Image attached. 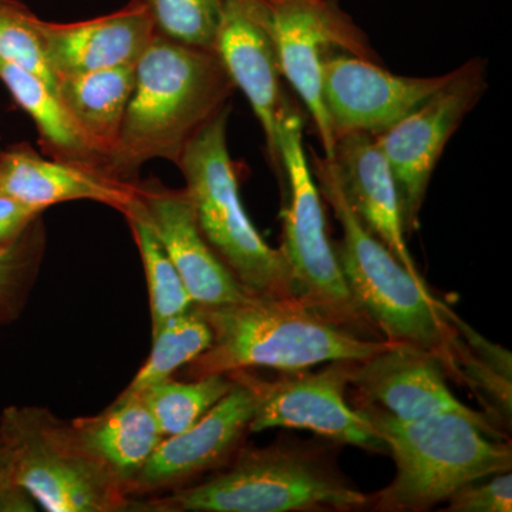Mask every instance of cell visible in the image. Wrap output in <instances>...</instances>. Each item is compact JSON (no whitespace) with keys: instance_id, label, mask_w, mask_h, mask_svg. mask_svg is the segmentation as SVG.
I'll return each mask as SVG.
<instances>
[{"instance_id":"obj_1","label":"cell","mask_w":512,"mask_h":512,"mask_svg":"<svg viewBox=\"0 0 512 512\" xmlns=\"http://www.w3.org/2000/svg\"><path fill=\"white\" fill-rule=\"evenodd\" d=\"M237 92L220 57L156 33L136 63V83L106 174L137 183L151 160L177 165L200 133Z\"/></svg>"},{"instance_id":"obj_2","label":"cell","mask_w":512,"mask_h":512,"mask_svg":"<svg viewBox=\"0 0 512 512\" xmlns=\"http://www.w3.org/2000/svg\"><path fill=\"white\" fill-rule=\"evenodd\" d=\"M332 441L239 447L224 470L170 497L131 507L158 512L359 511L369 495L340 470Z\"/></svg>"},{"instance_id":"obj_3","label":"cell","mask_w":512,"mask_h":512,"mask_svg":"<svg viewBox=\"0 0 512 512\" xmlns=\"http://www.w3.org/2000/svg\"><path fill=\"white\" fill-rule=\"evenodd\" d=\"M313 175L342 228L335 244L343 278L360 311L384 340L433 353L450 362L456 312L414 278L350 207L335 161L312 151Z\"/></svg>"},{"instance_id":"obj_4","label":"cell","mask_w":512,"mask_h":512,"mask_svg":"<svg viewBox=\"0 0 512 512\" xmlns=\"http://www.w3.org/2000/svg\"><path fill=\"white\" fill-rule=\"evenodd\" d=\"M198 308L210 325L212 343L188 365L194 379L254 367L292 372L342 360L359 362L390 343L359 338L298 298L251 295L232 305Z\"/></svg>"},{"instance_id":"obj_5","label":"cell","mask_w":512,"mask_h":512,"mask_svg":"<svg viewBox=\"0 0 512 512\" xmlns=\"http://www.w3.org/2000/svg\"><path fill=\"white\" fill-rule=\"evenodd\" d=\"M396 464L392 483L369 495V510L429 511L461 487L511 471V440L495 439L457 413L402 420L372 404H356Z\"/></svg>"},{"instance_id":"obj_6","label":"cell","mask_w":512,"mask_h":512,"mask_svg":"<svg viewBox=\"0 0 512 512\" xmlns=\"http://www.w3.org/2000/svg\"><path fill=\"white\" fill-rule=\"evenodd\" d=\"M276 138L281 185H288L279 249L291 269L295 298L359 338L384 340L360 311L343 278L329 238L322 194L305 151L301 110L288 96L279 110Z\"/></svg>"},{"instance_id":"obj_7","label":"cell","mask_w":512,"mask_h":512,"mask_svg":"<svg viewBox=\"0 0 512 512\" xmlns=\"http://www.w3.org/2000/svg\"><path fill=\"white\" fill-rule=\"evenodd\" d=\"M231 106L192 138L178 168L198 227L215 254L252 295L295 298L291 269L281 249L262 238L239 195L237 171L228 150Z\"/></svg>"},{"instance_id":"obj_8","label":"cell","mask_w":512,"mask_h":512,"mask_svg":"<svg viewBox=\"0 0 512 512\" xmlns=\"http://www.w3.org/2000/svg\"><path fill=\"white\" fill-rule=\"evenodd\" d=\"M0 441L16 483L47 512L130 510L126 488L66 424L40 407H8Z\"/></svg>"},{"instance_id":"obj_9","label":"cell","mask_w":512,"mask_h":512,"mask_svg":"<svg viewBox=\"0 0 512 512\" xmlns=\"http://www.w3.org/2000/svg\"><path fill=\"white\" fill-rule=\"evenodd\" d=\"M487 89V62L471 59L393 127L376 136L392 168L406 237L419 231L431 177L450 138Z\"/></svg>"},{"instance_id":"obj_10","label":"cell","mask_w":512,"mask_h":512,"mask_svg":"<svg viewBox=\"0 0 512 512\" xmlns=\"http://www.w3.org/2000/svg\"><path fill=\"white\" fill-rule=\"evenodd\" d=\"M274 36L282 77L308 110L323 156L335 137L322 99V67L333 52L379 62L369 37L336 0H262Z\"/></svg>"},{"instance_id":"obj_11","label":"cell","mask_w":512,"mask_h":512,"mask_svg":"<svg viewBox=\"0 0 512 512\" xmlns=\"http://www.w3.org/2000/svg\"><path fill=\"white\" fill-rule=\"evenodd\" d=\"M349 363H326L318 372H279L274 379H262L248 370L229 373L247 384L254 397L249 433L275 427L309 430L339 446L389 454L369 421L348 402Z\"/></svg>"},{"instance_id":"obj_12","label":"cell","mask_w":512,"mask_h":512,"mask_svg":"<svg viewBox=\"0 0 512 512\" xmlns=\"http://www.w3.org/2000/svg\"><path fill=\"white\" fill-rule=\"evenodd\" d=\"M394 74L382 64L333 52L322 67V99L333 137L349 133L380 136L446 82Z\"/></svg>"},{"instance_id":"obj_13","label":"cell","mask_w":512,"mask_h":512,"mask_svg":"<svg viewBox=\"0 0 512 512\" xmlns=\"http://www.w3.org/2000/svg\"><path fill=\"white\" fill-rule=\"evenodd\" d=\"M447 382L439 357L400 343L390 342L375 355L349 363L352 406L372 404L402 420L457 413L476 421L495 439H510L495 429L483 412L460 402Z\"/></svg>"},{"instance_id":"obj_14","label":"cell","mask_w":512,"mask_h":512,"mask_svg":"<svg viewBox=\"0 0 512 512\" xmlns=\"http://www.w3.org/2000/svg\"><path fill=\"white\" fill-rule=\"evenodd\" d=\"M214 52L251 104L264 133L269 164L282 181L276 130L286 94L262 0H221Z\"/></svg>"},{"instance_id":"obj_15","label":"cell","mask_w":512,"mask_h":512,"mask_svg":"<svg viewBox=\"0 0 512 512\" xmlns=\"http://www.w3.org/2000/svg\"><path fill=\"white\" fill-rule=\"evenodd\" d=\"M231 379L232 389L200 421L183 433L164 437L127 485L128 495L184 483L234 456L249 433L254 397L247 384Z\"/></svg>"},{"instance_id":"obj_16","label":"cell","mask_w":512,"mask_h":512,"mask_svg":"<svg viewBox=\"0 0 512 512\" xmlns=\"http://www.w3.org/2000/svg\"><path fill=\"white\" fill-rule=\"evenodd\" d=\"M136 191L195 306L218 308L252 295L202 235L187 191L154 181L136 183Z\"/></svg>"},{"instance_id":"obj_17","label":"cell","mask_w":512,"mask_h":512,"mask_svg":"<svg viewBox=\"0 0 512 512\" xmlns=\"http://www.w3.org/2000/svg\"><path fill=\"white\" fill-rule=\"evenodd\" d=\"M36 30L56 80L137 63L157 33L150 13L134 0L110 15L82 22L37 18Z\"/></svg>"},{"instance_id":"obj_18","label":"cell","mask_w":512,"mask_h":512,"mask_svg":"<svg viewBox=\"0 0 512 512\" xmlns=\"http://www.w3.org/2000/svg\"><path fill=\"white\" fill-rule=\"evenodd\" d=\"M330 160L335 161L340 183L357 217L414 278L426 281L407 247L399 190L376 137L363 133L336 137Z\"/></svg>"},{"instance_id":"obj_19","label":"cell","mask_w":512,"mask_h":512,"mask_svg":"<svg viewBox=\"0 0 512 512\" xmlns=\"http://www.w3.org/2000/svg\"><path fill=\"white\" fill-rule=\"evenodd\" d=\"M0 192L40 211L59 202L89 200L123 212L136 195V183H121L82 165L47 160L23 146L0 157Z\"/></svg>"},{"instance_id":"obj_20","label":"cell","mask_w":512,"mask_h":512,"mask_svg":"<svg viewBox=\"0 0 512 512\" xmlns=\"http://www.w3.org/2000/svg\"><path fill=\"white\" fill-rule=\"evenodd\" d=\"M134 83L136 63L56 80L57 99L106 165L119 140Z\"/></svg>"},{"instance_id":"obj_21","label":"cell","mask_w":512,"mask_h":512,"mask_svg":"<svg viewBox=\"0 0 512 512\" xmlns=\"http://www.w3.org/2000/svg\"><path fill=\"white\" fill-rule=\"evenodd\" d=\"M72 426L84 446L110 468L127 493V485L146 464L164 436L137 393L123 392L97 416L80 417Z\"/></svg>"},{"instance_id":"obj_22","label":"cell","mask_w":512,"mask_h":512,"mask_svg":"<svg viewBox=\"0 0 512 512\" xmlns=\"http://www.w3.org/2000/svg\"><path fill=\"white\" fill-rule=\"evenodd\" d=\"M447 376L473 392L495 429L503 434L511 429V353L485 339L457 313Z\"/></svg>"},{"instance_id":"obj_23","label":"cell","mask_w":512,"mask_h":512,"mask_svg":"<svg viewBox=\"0 0 512 512\" xmlns=\"http://www.w3.org/2000/svg\"><path fill=\"white\" fill-rule=\"evenodd\" d=\"M0 80L36 124L40 141L53 160L106 174L103 157L84 140L49 84L3 57H0Z\"/></svg>"},{"instance_id":"obj_24","label":"cell","mask_w":512,"mask_h":512,"mask_svg":"<svg viewBox=\"0 0 512 512\" xmlns=\"http://www.w3.org/2000/svg\"><path fill=\"white\" fill-rule=\"evenodd\" d=\"M123 214L126 215L141 261L146 272L148 298H150L151 333L156 332L165 320L187 312L194 306L183 279L178 274L170 255L165 251L163 242L158 238L156 229L137 191L133 200L128 202Z\"/></svg>"},{"instance_id":"obj_25","label":"cell","mask_w":512,"mask_h":512,"mask_svg":"<svg viewBox=\"0 0 512 512\" xmlns=\"http://www.w3.org/2000/svg\"><path fill=\"white\" fill-rule=\"evenodd\" d=\"M153 349L137 375L124 392L138 393L171 376L183 366L190 365L212 343V330L198 306L165 320L151 333Z\"/></svg>"},{"instance_id":"obj_26","label":"cell","mask_w":512,"mask_h":512,"mask_svg":"<svg viewBox=\"0 0 512 512\" xmlns=\"http://www.w3.org/2000/svg\"><path fill=\"white\" fill-rule=\"evenodd\" d=\"M234 386L228 375L195 377L192 382L165 380L138 392L164 437L190 429Z\"/></svg>"},{"instance_id":"obj_27","label":"cell","mask_w":512,"mask_h":512,"mask_svg":"<svg viewBox=\"0 0 512 512\" xmlns=\"http://www.w3.org/2000/svg\"><path fill=\"white\" fill-rule=\"evenodd\" d=\"M147 9L157 33L214 52L221 0H134Z\"/></svg>"},{"instance_id":"obj_28","label":"cell","mask_w":512,"mask_h":512,"mask_svg":"<svg viewBox=\"0 0 512 512\" xmlns=\"http://www.w3.org/2000/svg\"><path fill=\"white\" fill-rule=\"evenodd\" d=\"M37 18L18 0H0V57L36 74L55 90L56 79L47 66L37 35Z\"/></svg>"},{"instance_id":"obj_29","label":"cell","mask_w":512,"mask_h":512,"mask_svg":"<svg viewBox=\"0 0 512 512\" xmlns=\"http://www.w3.org/2000/svg\"><path fill=\"white\" fill-rule=\"evenodd\" d=\"M447 512H511V471L480 478L461 487L446 501Z\"/></svg>"},{"instance_id":"obj_30","label":"cell","mask_w":512,"mask_h":512,"mask_svg":"<svg viewBox=\"0 0 512 512\" xmlns=\"http://www.w3.org/2000/svg\"><path fill=\"white\" fill-rule=\"evenodd\" d=\"M36 507L32 495L16 483L8 450L0 441V512H32Z\"/></svg>"},{"instance_id":"obj_31","label":"cell","mask_w":512,"mask_h":512,"mask_svg":"<svg viewBox=\"0 0 512 512\" xmlns=\"http://www.w3.org/2000/svg\"><path fill=\"white\" fill-rule=\"evenodd\" d=\"M39 212L42 211L0 192V224L26 228Z\"/></svg>"},{"instance_id":"obj_32","label":"cell","mask_w":512,"mask_h":512,"mask_svg":"<svg viewBox=\"0 0 512 512\" xmlns=\"http://www.w3.org/2000/svg\"><path fill=\"white\" fill-rule=\"evenodd\" d=\"M23 229L25 228L16 227V225L0 224V242L9 241V239L18 237Z\"/></svg>"},{"instance_id":"obj_33","label":"cell","mask_w":512,"mask_h":512,"mask_svg":"<svg viewBox=\"0 0 512 512\" xmlns=\"http://www.w3.org/2000/svg\"><path fill=\"white\" fill-rule=\"evenodd\" d=\"M9 285L10 282L2 281V279H0V298H2L3 293L8 291Z\"/></svg>"}]
</instances>
